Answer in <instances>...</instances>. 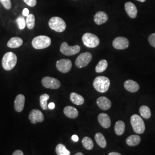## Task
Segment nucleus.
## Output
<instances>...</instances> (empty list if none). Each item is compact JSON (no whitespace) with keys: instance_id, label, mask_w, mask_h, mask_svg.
<instances>
[{"instance_id":"1","label":"nucleus","mask_w":155,"mask_h":155,"mask_svg":"<svg viewBox=\"0 0 155 155\" xmlns=\"http://www.w3.org/2000/svg\"><path fill=\"white\" fill-rule=\"evenodd\" d=\"M110 84V82L109 78L104 76L95 78L93 82L94 89L101 93H106L109 89Z\"/></svg>"},{"instance_id":"2","label":"nucleus","mask_w":155,"mask_h":155,"mask_svg":"<svg viewBox=\"0 0 155 155\" xmlns=\"http://www.w3.org/2000/svg\"><path fill=\"white\" fill-rule=\"evenodd\" d=\"M17 58L15 53L8 52L3 56L2 65L4 69L6 71L12 70L16 65Z\"/></svg>"},{"instance_id":"3","label":"nucleus","mask_w":155,"mask_h":155,"mask_svg":"<svg viewBox=\"0 0 155 155\" xmlns=\"http://www.w3.org/2000/svg\"><path fill=\"white\" fill-rule=\"evenodd\" d=\"M51 44V40L48 36L41 35L35 37L32 40V45L36 50L45 49L48 47Z\"/></svg>"},{"instance_id":"4","label":"nucleus","mask_w":155,"mask_h":155,"mask_svg":"<svg viewBox=\"0 0 155 155\" xmlns=\"http://www.w3.org/2000/svg\"><path fill=\"white\" fill-rule=\"evenodd\" d=\"M50 28L57 32H63L66 28L65 21L59 17H53L51 18L48 22Z\"/></svg>"},{"instance_id":"5","label":"nucleus","mask_w":155,"mask_h":155,"mask_svg":"<svg viewBox=\"0 0 155 155\" xmlns=\"http://www.w3.org/2000/svg\"><path fill=\"white\" fill-rule=\"evenodd\" d=\"M130 123L133 130L137 134H142L144 132L145 127L143 120L137 114H133L130 118Z\"/></svg>"},{"instance_id":"6","label":"nucleus","mask_w":155,"mask_h":155,"mask_svg":"<svg viewBox=\"0 0 155 155\" xmlns=\"http://www.w3.org/2000/svg\"><path fill=\"white\" fill-rule=\"evenodd\" d=\"M82 41L84 45L89 48H95L100 45V39L93 33H84L82 36Z\"/></svg>"},{"instance_id":"7","label":"nucleus","mask_w":155,"mask_h":155,"mask_svg":"<svg viewBox=\"0 0 155 155\" xmlns=\"http://www.w3.org/2000/svg\"><path fill=\"white\" fill-rule=\"evenodd\" d=\"M60 50L61 54L66 56H72L77 54L81 51V47L79 45L69 46L66 42H63L61 46Z\"/></svg>"},{"instance_id":"8","label":"nucleus","mask_w":155,"mask_h":155,"mask_svg":"<svg viewBox=\"0 0 155 155\" xmlns=\"http://www.w3.org/2000/svg\"><path fill=\"white\" fill-rule=\"evenodd\" d=\"M92 59V55L90 52H84L78 56L75 61V65L78 68H81L86 67Z\"/></svg>"},{"instance_id":"9","label":"nucleus","mask_w":155,"mask_h":155,"mask_svg":"<svg viewBox=\"0 0 155 155\" xmlns=\"http://www.w3.org/2000/svg\"><path fill=\"white\" fill-rule=\"evenodd\" d=\"M41 83L43 86L47 89H59L61 85V82L54 78L50 77H45L41 80Z\"/></svg>"},{"instance_id":"10","label":"nucleus","mask_w":155,"mask_h":155,"mask_svg":"<svg viewBox=\"0 0 155 155\" xmlns=\"http://www.w3.org/2000/svg\"><path fill=\"white\" fill-rule=\"evenodd\" d=\"M56 67L59 71L62 73H67L72 68V62L70 59H63L56 61Z\"/></svg>"},{"instance_id":"11","label":"nucleus","mask_w":155,"mask_h":155,"mask_svg":"<svg viewBox=\"0 0 155 155\" xmlns=\"http://www.w3.org/2000/svg\"><path fill=\"white\" fill-rule=\"evenodd\" d=\"M29 119L31 123L36 124L38 122H43L45 120V116L41 111L38 109H33L29 114Z\"/></svg>"},{"instance_id":"12","label":"nucleus","mask_w":155,"mask_h":155,"mask_svg":"<svg viewBox=\"0 0 155 155\" xmlns=\"http://www.w3.org/2000/svg\"><path fill=\"white\" fill-rule=\"evenodd\" d=\"M113 46L117 50H125L129 46V40L124 37H118L113 40Z\"/></svg>"},{"instance_id":"13","label":"nucleus","mask_w":155,"mask_h":155,"mask_svg":"<svg viewBox=\"0 0 155 155\" xmlns=\"http://www.w3.org/2000/svg\"><path fill=\"white\" fill-rule=\"evenodd\" d=\"M25 98L23 94H18L15 100L14 107L15 110L17 112H21L23 110L25 105Z\"/></svg>"},{"instance_id":"14","label":"nucleus","mask_w":155,"mask_h":155,"mask_svg":"<svg viewBox=\"0 0 155 155\" xmlns=\"http://www.w3.org/2000/svg\"><path fill=\"white\" fill-rule=\"evenodd\" d=\"M97 105L101 109L107 110L109 109L111 106V102L109 99L106 97H100L97 100Z\"/></svg>"},{"instance_id":"15","label":"nucleus","mask_w":155,"mask_h":155,"mask_svg":"<svg viewBox=\"0 0 155 155\" xmlns=\"http://www.w3.org/2000/svg\"><path fill=\"white\" fill-rule=\"evenodd\" d=\"M98 120L100 125L104 128L107 129L110 127V118L107 114L100 113L98 116Z\"/></svg>"},{"instance_id":"16","label":"nucleus","mask_w":155,"mask_h":155,"mask_svg":"<svg viewBox=\"0 0 155 155\" xmlns=\"http://www.w3.org/2000/svg\"><path fill=\"white\" fill-rule=\"evenodd\" d=\"M124 86L125 89L130 93H136L140 89V86H139V84L136 82L134 81L133 80H131V79H129V80L126 81L124 82Z\"/></svg>"},{"instance_id":"17","label":"nucleus","mask_w":155,"mask_h":155,"mask_svg":"<svg viewBox=\"0 0 155 155\" xmlns=\"http://www.w3.org/2000/svg\"><path fill=\"white\" fill-rule=\"evenodd\" d=\"M125 9L129 16L132 18H135L137 15V9L135 5L131 2H127L125 4Z\"/></svg>"},{"instance_id":"18","label":"nucleus","mask_w":155,"mask_h":155,"mask_svg":"<svg viewBox=\"0 0 155 155\" xmlns=\"http://www.w3.org/2000/svg\"><path fill=\"white\" fill-rule=\"evenodd\" d=\"M108 20V16L104 12H98L94 16V21L97 25H102Z\"/></svg>"},{"instance_id":"19","label":"nucleus","mask_w":155,"mask_h":155,"mask_svg":"<svg viewBox=\"0 0 155 155\" xmlns=\"http://www.w3.org/2000/svg\"><path fill=\"white\" fill-rule=\"evenodd\" d=\"M63 112L66 116L72 119L77 118L79 114L77 109L71 106H66L63 109Z\"/></svg>"},{"instance_id":"20","label":"nucleus","mask_w":155,"mask_h":155,"mask_svg":"<svg viewBox=\"0 0 155 155\" xmlns=\"http://www.w3.org/2000/svg\"><path fill=\"white\" fill-rule=\"evenodd\" d=\"M22 44L23 40L22 39L18 37H13L8 41L7 46L11 48H17L21 46Z\"/></svg>"},{"instance_id":"21","label":"nucleus","mask_w":155,"mask_h":155,"mask_svg":"<svg viewBox=\"0 0 155 155\" xmlns=\"http://www.w3.org/2000/svg\"><path fill=\"white\" fill-rule=\"evenodd\" d=\"M70 100L76 105H81L84 102L83 97L76 93H71L70 94Z\"/></svg>"},{"instance_id":"22","label":"nucleus","mask_w":155,"mask_h":155,"mask_svg":"<svg viewBox=\"0 0 155 155\" xmlns=\"http://www.w3.org/2000/svg\"><path fill=\"white\" fill-rule=\"evenodd\" d=\"M141 138L139 135H131L127 139V144L130 147H134L140 144Z\"/></svg>"},{"instance_id":"23","label":"nucleus","mask_w":155,"mask_h":155,"mask_svg":"<svg viewBox=\"0 0 155 155\" xmlns=\"http://www.w3.org/2000/svg\"><path fill=\"white\" fill-rule=\"evenodd\" d=\"M95 140L101 148H104L106 147L107 143L104 136L101 133H97L95 135Z\"/></svg>"},{"instance_id":"24","label":"nucleus","mask_w":155,"mask_h":155,"mask_svg":"<svg viewBox=\"0 0 155 155\" xmlns=\"http://www.w3.org/2000/svg\"><path fill=\"white\" fill-rule=\"evenodd\" d=\"M125 129V124L122 121H118L116 122L114 127L115 133L118 136H121L123 134Z\"/></svg>"},{"instance_id":"25","label":"nucleus","mask_w":155,"mask_h":155,"mask_svg":"<svg viewBox=\"0 0 155 155\" xmlns=\"http://www.w3.org/2000/svg\"><path fill=\"white\" fill-rule=\"evenodd\" d=\"M56 153L58 155H70V152L67 150L64 145L58 144L56 147Z\"/></svg>"},{"instance_id":"26","label":"nucleus","mask_w":155,"mask_h":155,"mask_svg":"<svg viewBox=\"0 0 155 155\" xmlns=\"http://www.w3.org/2000/svg\"><path fill=\"white\" fill-rule=\"evenodd\" d=\"M108 66L107 61L105 59L101 60L99 61L95 67V71L97 73H101L105 71Z\"/></svg>"},{"instance_id":"27","label":"nucleus","mask_w":155,"mask_h":155,"mask_svg":"<svg viewBox=\"0 0 155 155\" xmlns=\"http://www.w3.org/2000/svg\"><path fill=\"white\" fill-rule=\"evenodd\" d=\"M140 113L145 119H149L151 116V111L147 106H142L140 108Z\"/></svg>"},{"instance_id":"28","label":"nucleus","mask_w":155,"mask_h":155,"mask_svg":"<svg viewBox=\"0 0 155 155\" xmlns=\"http://www.w3.org/2000/svg\"><path fill=\"white\" fill-rule=\"evenodd\" d=\"M50 96L47 94H43L40 97V106L43 110H47L48 109L47 101L49 100Z\"/></svg>"},{"instance_id":"29","label":"nucleus","mask_w":155,"mask_h":155,"mask_svg":"<svg viewBox=\"0 0 155 155\" xmlns=\"http://www.w3.org/2000/svg\"><path fill=\"white\" fill-rule=\"evenodd\" d=\"M83 147L87 150H92L94 147V143L91 139L89 137H84L82 141Z\"/></svg>"},{"instance_id":"30","label":"nucleus","mask_w":155,"mask_h":155,"mask_svg":"<svg viewBox=\"0 0 155 155\" xmlns=\"http://www.w3.org/2000/svg\"><path fill=\"white\" fill-rule=\"evenodd\" d=\"M35 25V17L32 14H29L26 18V25L28 29H32Z\"/></svg>"},{"instance_id":"31","label":"nucleus","mask_w":155,"mask_h":155,"mask_svg":"<svg viewBox=\"0 0 155 155\" xmlns=\"http://www.w3.org/2000/svg\"><path fill=\"white\" fill-rule=\"evenodd\" d=\"M16 22L20 29H24L26 26V20L22 16L18 17L16 20Z\"/></svg>"},{"instance_id":"32","label":"nucleus","mask_w":155,"mask_h":155,"mask_svg":"<svg viewBox=\"0 0 155 155\" xmlns=\"http://www.w3.org/2000/svg\"><path fill=\"white\" fill-rule=\"evenodd\" d=\"M0 2L6 9H10L11 8L12 4L11 0H0Z\"/></svg>"},{"instance_id":"33","label":"nucleus","mask_w":155,"mask_h":155,"mask_svg":"<svg viewBox=\"0 0 155 155\" xmlns=\"http://www.w3.org/2000/svg\"><path fill=\"white\" fill-rule=\"evenodd\" d=\"M148 41L150 45L155 48V33H152L150 35L148 38Z\"/></svg>"},{"instance_id":"34","label":"nucleus","mask_w":155,"mask_h":155,"mask_svg":"<svg viewBox=\"0 0 155 155\" xmlns=\"http://www.w3.org/2000/svg\"><path fill=\"white\" fill-rule=\"evenodd\" d=\"M24 2L27 4L28 6L33 7L36 5L37 1L36 0H23Z\"/></svg>"},{"instance_id":"35","label":"nucleus","mask_w":155,"mask_h":155,"mask_svg":"<svg viewBox=\"0 0 155 155\" xmlns=\"http://www.w3.org/2000/svg\"><path fill=\"white\" fill-rule=\"evenodd\" d=\"M13 155H24V153L22 152V150H15L13 153Z\"/></svg>"},{"instance_id":"36","label":"nucleus","mask_w":155,"mask_h":155,"mask_svg":"<svg viewBox=\"0 0 155 155\" xmlns=\"http://www.w3.org/2000/svg\"><path fill=\"white\" fill-rule=\"evenodd\" d=\"M22 15L24 16L27 17L29 15V10L28 8H24L22 11Z\"/></svg>"},{"instance_id":"37","label":"nucleus","mask_w":155,"mask_h":155,"mask_svg":"<svg viewBox=\"0 0 155 155\" xmlns=\"http://www.w3.org/2000/svg\"><path fill=\"white\" fill-rule=\"evenodd\" d=\"M71 139H72V140L74 142H77V141H78V140H79V137H78L77 135H76V134L72 135Z\"/></svg>"},{"instance_id":"38","label":"nucleus","mask_w":155,"mask_h":155,"mask_svg":"<svg viewBox=\"0 0 155 155\" xmlns=\"http://www.w3.org/2000/svg\"><path fill=\"white\" fill-rule=\"evenodd\" d=\"M55 104L54 102H51L48 105V107L50 109H54L55 108Z\"/></svg>"},{"instance_id":"39","label":"nucleus","mask_w":155,"mask_h":155,"mask_svg":"<svg viewBox=\"0 0 155 155\" xmlns=\"http://www.w3.org/2000/svg\"><path fill=\"white\" fill-rule=\"evenodd\" d=\"M109 155H121V154L118 152H111L109 153Z\"/></svg>"},{"instance_id":"40","label":"nucleus","mask_w":155,"mask_h":155,"mask_svg":"<svg viewBox=\"0 0 155 155\" xmlns=\"http://www.w3.org/2000/svg\"><path fill=\"white\" fill-rule=\"evenodd\" d=\"M83 154L82 153H81V152H78V153H75V155H83Z\"/></svg>"},{"instance_id":"41","label":"nucleus","mask_w":155,"mask_h":155,"mask_svg":"<svg viewBox=\"0 0 155 155\" xmlns=\"http://www.w3.org/2000/svg\"><path fill=\"white\" fill-rule=\"evenodd\" d=\"M137 1H139L140 2H145L146 0H137Z\"/></svg>"}]
</instances>
